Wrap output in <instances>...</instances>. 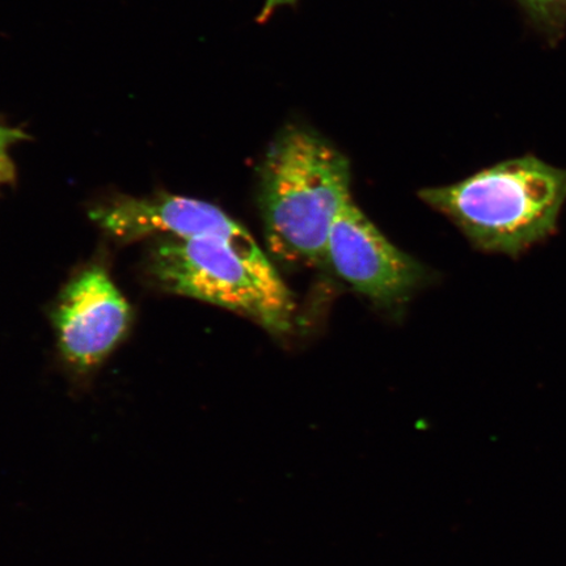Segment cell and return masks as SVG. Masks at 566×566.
I'll return each instance as SVG.
<instances>
[{
    "instance_id": "6",
    "label": "cell",
    "mask_w": 566,
    "mask_h": 566,
    "mask_svg": "<svg viewBox=\"0 0 566 566\" xmlns=\"http://www.w3.org/2000/svg\"><path fill=\"white\" fill-rule=\"evenodd\" d=\"M91 218L122 242L167 233L181 240H222L245 253H264L243 226L214 205L195 198L171 195L125 198L92 211Z\"/></svg>"
},
{
    "instance_id": "9",
    "label": "cell",
    "mask_w": 566,
    "mask_h": 566,
    "mask_svg": "<svg viewBox=\"0 0 566 566\" xmlns=\"http://www.w3.org/2000/svg\"><path fill=\"white\" fill-rule=\"evenodd\" d=\"M295 0H266L263 12H261L260 21H265L279 7L293 4Z\"/></svg>"
},
{
    "instance_id": "2",
    "label": "cell",
    "mask_w": 566,
    "mask_h": 566,
    "mask_svg": "<svg viewBox=\"0 0 566 566\" xmlns=\"http://www.w3.org/2000/svg\"><path fill=\"white\" fill-rule=\"evenodd\" d=\"M478 250L518 258L554 235L566 202V169L535 157L499 163L463 181L421 190Z\"/></svg>"
},
{
    "instance_id": "4",
    "label": "cell",
    "mask_w": 566,
    "mask_h": 566,
    "mask_svg": "<svg viewBox=\"0 0 566 566\" xmlns=\"http://www.w3.org/2000/svg\"><path fill=\"white\" fill-rule=\"evenodd\" d=\"M325 263L357 293L379 306H396L423 281L419 261L398 250L350 200L332 228Z\"/></svg>"
},
{
    "instance_id": "7",
    "label": "cell",
    "mask_w": 566,
    "mask_h": 566,
    "mask_svg": "<svg viewBox=\"0 0 566 566\" xmlns=\"http://www.w3.org/2000/svg\"><path fill=\"white\" fill-rule=\"evenodd\" d=\"M28 136L20 129L0 125V187L10 184L15 177V166L11 158V148Z\"/></svg>"
},
{
    "instance_id": "1",
    "label": "cell",
    "mask_w": 566,
    "mask_h": 566,
    "mask_svg": "<svg viewBox=\"0 0 566 566\" xmlns=\"http://www.w3.org/2000/svg\"><path fill=\"white\" fill-rule=\"evenodd\" d=\"M350 200L348 159L327 140L290 127L269 148L259 202L275 258L289 264L325 263L332 228Z\"/></svg>"
},
{
    "instance_id": "8",
    "label": "cell",
    "mask_w": 566,
    "mask_h": 566,
    "mask_svg": "<svg viewBox=\"0 0 566 566\" xmlns=\"http://www.w3.org/2000/svg\"><path fill=\"white\" fill-rule=\"evenodd\" d=\"M537 21L556 24L566 19V0H521Z\"/></svg>"
},
{
    "instance_id": "3",
    "label": "cell",
    "mask_w": 566,
    "mask_h": 566,
    "mask_svg": "<svg viewBox=\"0 0 566 566\" xmlns=\"http://www.w3.org/2000/svg\"><path fill=\"white\" fill-rule=\"evenodd\" d=\"M150 263L169 293L230 310L274 335L293 328V295L265 253H245L216 239L169 238L155 248Z\"/></svg>"
},
{
    "instance_id": "5",
    "label": "cell",
    "mask_w": 566,
    "mask_h": 566,
    "mask_svg": "<svg viewBox=\"0 0 566 566\" xmlns=\"http://www.w3.org/2000/svg\"><path fill=\"white\" fill-rule=\"evenodd\" d=\"M132 321L124 295L102 266L75 275L54 311L62 356L73 369L87 373L123 342Z\"/></svg>"
}]
</instances>
